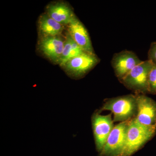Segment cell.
<instances>
[{"label":"cell","instance_id":"1","mask_svg":"<svg viewBox=\"0 0 156 156\" xmlns=\"http://www.w3.org/2000/svg\"><path fill=\"white\" fill-rule=\"evenodd\" d=\"M156 129L142 126L135 118L128 122L126 143L119 156H130L151 139L155 134Z\"/></svg>","mask_w":156,"mask_h":156},{"label":"cell","instance_id":"2","mask_svg":"<svg viewBox=\"0 0 156 156\" xmlns=\"http://www.w3.org/2000/svg\"><path fill=\"white\" fill-rule=\"evenodd\" d=\"M101 110L111 112L114 115V122L129 121L136 116V95H123L107 99Z\"/></svg>","mask_w":156,"mask_h":156},{"label":"cell","instance_id":"3","mask_svg":"<svg viewBox=\"0 0 156 156\" xmlns=\"http://www.w3.org/2000/svg\"><path fill=\"white\" fill-rule=\"evenodd\" d=\"M154 64L149 60L143 61L120 81L127 89L136 94L148 93V78Z\"/></svg>","mask_w":156,"mask_h":156},{"label":"cell","instance_id":"4","mask_svg":"<svg viewBox=\"0 0 156 156\" xmlns=\"http://www.w3.org/2000/svg\"><path fill=\"white\" fill-rule=\"evenodd\" d=\"M129 121L120 122L114 126L99 155L120 156L125 146Z\"/></svg>","mask_w":156,"mask_h":156},{"label":"cell","instance_id":"5","mask_svg":"<svg viewBox=\"0 0 156 156\" xmlns=\"http://www.w3.org/2000/svg\"><path fill=\"white\" fill-rule=\"evenodd\" d=\"M100 61L95 53L84 52L70 59L62 67L69 75L74 78H80L86 75Z\"/></svg>","mask_w":156,"mask_h":156},{"label":"cell","instance_id":"6","mask_svg":"<svg viewBox=\"0 0 156 156\" xmlns=\"http://www.w3.org/2000/svg\"><path fill=\"white\" fill-rule=\"evenodd\" d=\"M136 112L134 117L142 126L156 129V102L144 94H136Z\"/></svg>","mask_w":156,"mask_h":156},{"label":"cell","instance_id":"7","mask_svg":"<svg viewBox=\"0 0 156 156\" xmlns=\"http://www.w3.org/2000/svg\"><path fill=\"white\" fill-rule=\"evenodd\" d=\"M92 123L95 146L100 153L114 127L113 120L111 114L104 115L95 112L92 115Z\"/></svg>","mask_w":156,"mask_h":156},{"label":"cell","instance_id":"8","mask_svg":"<svg viewBox=\"0 0 156 156\" xmlns=\"http://www.w3.org/2000/svg\"><path fill=\"white\" fill-rule=\"evenodd\" d=\"M142 62L133 51L125 50L114 54L111 65L115 75L120 81Z\"/></svg>","mask_w":156,"mask_h":156},{"label":"cell","instance_id":"9","mask_svg":"<svg viewBox=\"0 0 156 156\" xmlns=\"http://www.w3.org/2000/svg\"><path fill=\"white\" fill-rule=\"evenodd\" d=\"M67 27L68 33L84 52L95 53L88 31L76 17Z\"/></svg>","mask_w":156,"mask_h":156},{"label":"cell","instance_id":"10","mask_svg":"<svg viewBox=\"0 0 156 156\" xmlns=\"http://www.w3.org/2000/svg\"><path fill=\"white\" fill-rule=\"evenodd\" d=\"M64 41L59 36L42 37L39 43L40 50L51 61L58 63L61 58Z\"/></svg>","mask_w":156,"mask_h":156},{"label":"cell","instance_id":"11","mask_svg":"<svg viewBox=\"0 0 156 156\" xmlns=\"http://www.w3.org/2000/svg\"><path fill=\"white\" fill-rule=\"evenodd\" d=\"M47 14L63 26L68 25L75 18L71 8L63 2L50 4L47 8Z\"/></svg>","mask_w":156,"mask_h":156},{"label":"cell","instance_id":"12","mask_svg":"<svg viewBox=\"0 0 156 156\" xmlns=\"http://www.w3.org/2000/svg\"><path fill=\"white\" fill-rule=\"evenodd\" d=\"M38 25L43 37L59 36L64 29V26L52 19L47 14H43L40 17Z\"/></svg>","mask_w":156,"mask_h":156},{"label":"cell","instance_id":"13","mask_svg":"<svg viewBox=\"0 0 156 156\" xmlns=\"http://www.w3.org/2000/svg\"><path fill=\"white\" fill-rule=\"evenodd\" d=\"M84 51L68 33L64 40V47L58 64L63 66L69 60L84 53Z\"/></svg>","mask_w":156,"mask_h":156},{"label":"cell","instance_id":"14","mask_svg":"<svg viewBox=\"0 0 156 156\" xmlns=\"http://www.w3.org/2000/svg\"><path fill=\"white\" fill-rule=\"evenodd\" d=\"M148 93L156 94V65H154L148 78Z\"/></svg>","mask_w":156,"mask_h":156},{"label":"cell","instance_id":"15","mask_svg":"<svg viewBox=\"0 0 156 156\" xmlns=\"http://www.w3.org/2000/svg\"><path fill=\"white\" fill-rule=\"evenodd\" d=\"M148 60L156 65V41L151 43L148 52Z\"/></svg>","mask_w":156,"mask_h":156}]
</instances>
